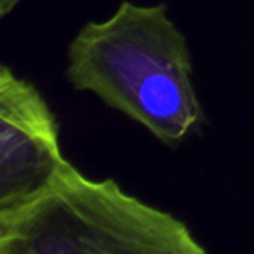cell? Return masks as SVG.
<instances>
[{
  "mask_svg": "<svg viewBox=\"0 0 254 254\" xmlns=\"http://www.w3.org/2000/svg\"><path fill=\"white\" fill-rule=\"evenodd\" d=\"M187 223L66 162L40 193L0 212V254H204Z\"/></svg>",
  "mask_w": 254,
  "mask_h": 254,
  "instance_id": "7a4b0ae2",
  "label": "cell"
},
{
  "mask_svg": "<svg viewBox=\"0 0 254 254\" xmlns=\"http://www.w3.org/2000/svg\"><path fill=\"white\" fill-rule=\"evenodd\" d=\"M64 77L171 148L204 124L187 37L166 4L124 0L105 21H87L68 44Z\"/></svg>",
  "mask_w": 254,
  "mask_h": 254,
  "instance_id": "6da1fadb",
  "label": "cell"
},
{
  "mask_svg": "<svg viewBox=\"0 0 254 254\" xmlns=\"http://www.w3.org/2000/svg\"><path fill=\"white\" fill-rule=\"evenodd\" d=\"M18 4H19V0H0V16L5 18L9 12L14 11Z\"/></svg>",
  "mask_w": 254,
  "mask_h": 254,
  "instance_id": "277c9868",
  "label": "cell"
},
{
  "mask_svg": "<svg viewBox=\"0 0 254 254\" xmlns=\"http://www.w3.org/2000/svg\"><path fill=\"white\" fill-rule=\"evenodd\" d=\"M68 160L44 96L7 64L0 70V212L25 204Z\"/></svg>",
  "mask_w": 254,
  "mask_h": 254,
  "instance_id": "3957f363",
  "label": "cell"
}]
</instances>
